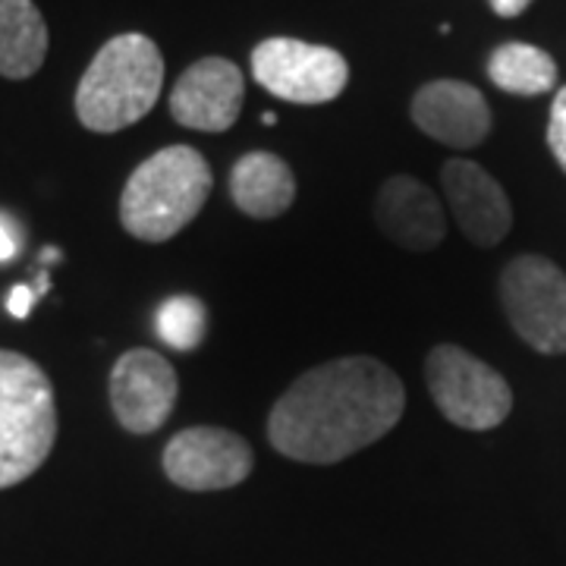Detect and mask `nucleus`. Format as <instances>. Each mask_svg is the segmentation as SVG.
<instances>
[{
	"instance_id": "1",
	"label": "nucleus",
	"mask_w": 566,
	"mask_h": 566,
	"mask_svg": "<svg viewBox=\"0 0 566 566\" xmlns=\"http://www.w3.org/2000/svg\"><path fill=\"white\" fill-rule=\"evenodd\" d=\"M403 381L371 356L300 375L268 416V438L296 463L331 465L381 441L403 419Z\"/></svg>"
},
{
	"instance_id": "2",
	"label": "nucleus",
	"mask_w": 566,
	"mask_h": 566,
	"mask_svg": "<svg viewBox=\"0 0 566 566\" xmlns=\"http://www.w3.org/2000/svg\"><path fill=\"white\" fill-rule=\"evenodd\" d=\"M211 167L189 145H170L142 161L120 196V221L142 243H164L199 218L211 196Z\"/></svg>"
},
{
	"instance_id": "3",
	"label": "nucleus",
	"mask_w": 566,
	"mask_h": 566,
	"mask_svg": "<svg viewBox=\"0 0 566 566\" xmlns=\"http://www.w3.org/2000/svg\"><path fill=\"white\" fill-rule=\"evenodd\" d=\"M164 57L158 44L126 32L104 44L76 88V114L92 133H120L161 98Z\"/></svg>"
},
{
	"instance_id": "4",
	"label": "nucleus",
	"mask_w": 566,
	"mask_h": 566,
	"mask_svg": "<svg viewBox=\"0 0 566 566\" xmlns=\"http://www.w3.org/2000/svg\"><path fill=\"white\" fill-rule=\"evenodd\" d=\"M57 441L54 387L29 356L0 349V488L25 482Z\"/></svg>"
},
{
	"instance_id": "5",
	"label": "nucleus",
	"mask_w": 566,
	"mask_h": 566,
	"mask_svg": "<svg viewBox=\"0 0 566 566\" xmlns=\"http://www.w3.org/2000/svg\"><path fill=\"white\" fill-rule=\"evenodd\" d=\"M424 381L441 416L465 431H491L513 409V390L504 375L463 346H434L424 359Z\"/></svg>"
},
{
	"instance_id": "6",
	"label": "nucleus",
	"mask_w": 566,
	"mask_h": 566,
	"mask_svg": "<svg viewBox=\"0 0 566 566\" xmlns=\"http://www.w3.org/2000/svg\"><path fill=\"white\" fill-rule=\"evenodd\" d=\"M501 303L535 353H566V274L542 255H520L501 274Z\"/></svg>"
},
{
	"instance_id": "7",
	"label": "nucleus",
	"mask_w": 566,
	"mask_h": 566,
	"mask_svg": "<svg viewBox=\"0 0 566 566\" xmlns=\"http://www.w3.org/2000/svg\"><path fill=\"white\" fill-rule=\"evenodd\" d=\"M252 76L290 104L334 102L349 82L344 54L300 39H268L252 51Z\"/></svg>"
},
{
	"instance_id": "8",
	"label": "nucleus",
	"mask_w": 566,
	"mask_h": 566,
	"mask_svg": "<svg viewBox=\"0 0 566 566\" xmlns=\"http://www.w3.org/2000/svg\"><path fill=\"white\" fill-rule=\"evenodd\" d=\"M252 450L227 428H186L164 450V472L182 491L237 488L252 472Z\"/></svg>"
},
{
	"instance_id": "9",
	"label": "nucleus",
	"mask_w": 566,
	"mask_h": 566,
	"mask_svg": "<svg viewBox=\"0 0 566 566\" xmlns=\"http://www.w3.org/2000/svg\"><path fill=\"white\" fill-rule=\"evenodd\" d=\"M177 371L155 349H129L111 371L114 416L133 434H151L164 428L177 406Z\"/></svg>"
},
{
	"instance_id": "10",
	"label": "nucleus",
	"mask_w": 566,
	"mask_h": 566,
	"mask_svg": "<svg viewBox=\"0 0 566 566\" xmlns=\"http://www.w3.org/2000/svg\"><path fill=\"white\" fill-rule=\"evenodd\" d=\"M243 70L223 57H205L182 73L170 95V117L199 133H223L240 120Z\"/></svg>"
},
{
	"instance_id": "11",
	"label": "nucleus",
	"mask_w": 566,
	"mask_h": 566,
	"mask_svg": "<svg viewBox=\"0 0 566 566\" xmlns=\"http://www.w3.org/2000/svg\"><path fill=\"white\" fill-rule=\"evenodd\" d=\"M450 211L465 233V240L475 245H497L513 227V208L501 189V182L488 174L485 167L465 158H453L441 170Z\"/></svg>"
},
{
	"instance_id": "12",
	"label": "nucleus",
	"mask_w": 566,
	"mask_h": 566,
	"mask_svg": "<svg viewBox=\"0 0 566 566\" xmlns=\"http://www.w3.org/2000/svg\"><path fill=\"white\" fill-rule=\"evenodd\" d=\"M412 120L424 136L444 142L450 148H475L491 133L485 95L460 80L422 85L412 98Z\"/></svg>"
},
{
	"instance_id": "13",
	"label": "nucleus",
	"mask_w": 566,
	"mask_h": 566,
	"mask_svg": "<svg viewBox=\"0 0 566 566\" xmlns=\"http://www.w3.org/2000/svg\"><path fill=\"white\" fill-rule=\"evenodd\" d=\"M375 221L390 243L428 252L444 240L447 218L438 196L416 177H390L378 192Z\"/></svg>"
},
{
	"instance_id": "14",
	"label": "nucleus",
	"mask_w": 566,
	"mask_h": 566,
	"mask_svg": "<svg viewBox=\"0 0 566 566\" xmlns=\"http://www.w3.org/2000/svg\"><path fill=\"white\" fill-rule=\"evenodd\" d=\"M230 196L243 214L271 221V218H281L293 205L296 180H293V170L277 155L249 151L230 170Z\"/></svg>"
},
{
	"instance_id": "15",
	"label": "nucleus",
	"mask_w": 566,
	"mask_h": 566,
	"mask_svg": "<svg viewBox=\"0 0 566 566\" xmlns=\"http://www.w3.org/2000/svg\"><path fill=\"white\" fill-rule=\"evenodd\" d=\"M48 57V25L32 0H0V76L29 80Z\"/></svg>"
},
{
	"instance_id": "16",
	"label": "nucleus",
	"mask_w": 566,
	"mask_h": 566,
	"mask_svg": "<svg viewBox=\"0 0 566 566\" xmlns=\"http://www.w3.org/2000/svg\"><path fill=\"white\" fill-rule=\"evenodd\" d=\"M488 76H491V82L501 92L535 98V95H545V92L554 88V82H557V63L542 48H535V44L510 41V44H501L491 54Z\"/></svg>"
},
{
	"instance_id": "17",
	"label": "nucleus",
	"mask_w": 566,
	"mask_h": 566,
	"mask_svg": "<svg viewBox=\"0 0 566 566\" xmlns=\"http://www.w3.org/2000/svg\"><path fill=\"white\" fill-rule=\"evenodd\" d=\"M205 303L196 296H174L158 308L155 315V327H158V337L170 349H180V353H192L196 346L205 340Z\"/></svg>"
},
{
	"instance_id": "18",
	"label": "nucleus",
	"mask_w": 566,
	"mask_h": 566,
	"mask_svg": "<svg viewBox=\"0 0 566 566\" xmlns=\"http://www.w3.org/2000/svg\"><path fill=\"white\" fill-rule=\"evenodd\" d=\"M547 145L554 151L557 164L566 174V85L557 92V98L551 104V120H547Z\"/></svg>"
},
{
	"instance_id": "19",
	"label": "nucleus",
	"mask_w": 566,
	"mask_h": 566,
	"mask_svg": "<svg viewBox=\"0 0 566 566\" xmlns=\"http://www.w3.org/2000/svg\"><path fill=\"white\" fill-rule=\"evenodd\" d=\"M35 296H39V290H32V286H22V283L20 286H13L10 296H7V312H10L13 318H29Z\"/></svg>"
},
{
	"instance_id": "20",
	"label": "nucleus",
	"mask_w": 566,
	"mask_h": 566,
	"mask_svg": "<svg viewBox=\"0 0 566 566\" xmlns=\"http://www.w3.org/2000/svg\"><path fill=\"white\" fill-rule=\"evenodd\" d=\"M17 252H20V233L10 218L0 214V262H10Z\"/></svg>"
},
{
	"instance_id": "21",
	"label": "nucleus",
	"mask_w": 566,
	"mask_h": 566,
	"mask_svg": "<svg viewBox=\"0 0 566 566\" xmlns=\"http://www.w3.org/2000/svg\"><path fill=\"white\" fill-rule=\"evenodd\" d=\"M488 3H491V10H494L497 17L513 20V17H520V13L526 10L532 0H488Z\"/></svg>"
}]
</instances>
